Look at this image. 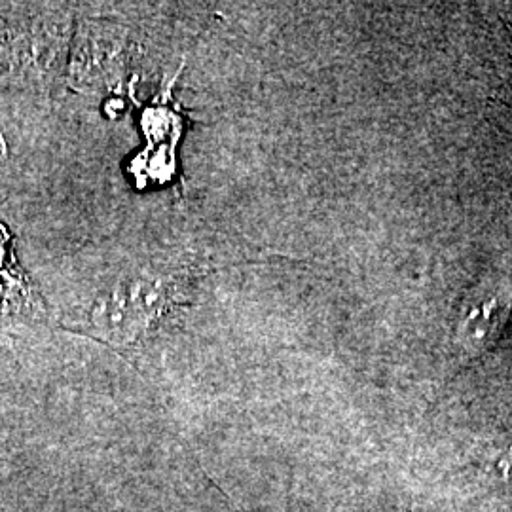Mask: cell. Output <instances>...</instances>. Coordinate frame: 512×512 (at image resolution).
<instances>
[{
	"instance_id": "cell-1",
	"label": "cell",
	"mask_w": 512,
	"mask_h": 512,
	"mask_svg": "<svg viewBox=\"0 0 512 512\" xmlns=\"http://www.w3.org/2000/svg\"><path fill=\"white\" fill-rule=\"evenodd\" d=\"M512 317V281H494L478 287L465 300L456 340L465 357L478 359L495 348Z\"/></svg>"
}]
</instances>
